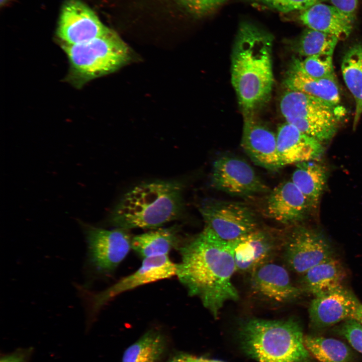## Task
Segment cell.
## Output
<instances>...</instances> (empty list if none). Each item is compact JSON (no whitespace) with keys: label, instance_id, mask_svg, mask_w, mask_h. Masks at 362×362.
<instances>
[{"label":"cell","instance_id":"obj_1","mask_svg":"<svg viewBox=\"0 0 362 362\" xmlns=\"http://www.w3.org/2000/svg\"><path fill=\"white\" fill-rule=\"evenodd\" d=\"M178 249L181 259L176 276L189 295L199 298L217 318L226 302L239 299L232 280L236 270L231 243L204 228Z\"/></svg>","mask_w":362,"mask_h":362},{"label":"cell","instance_id":"obj_2","mask_svg":"<svg viewBox=\"0 0 362 362\" xmlns=\"http://www.w3.org/2000/svg\"><path fill=\"white\" fill-rule=\"evenodd\" d=\"M274 37L248 21L239 25L231 55V82L244 118L254 117L269 100L274 83Z\"/></svg>","mask_w":362,"mask_h":362},{"label":"cell","instance_id":"obj_3","mask_svg":"<svg viewBox=\"0 0 362 362\" xmlns=\"http://www.w3.org/2000/svg\"><path fill=\"white\" fill-rule=\"evenodd\" d=\"M183 185L159 180L139 184L126 192L114 208L110 222L116 228L156 229L180 217L184 210Z\"/></svg>","mask_w":362,"mask_h":362},{"label":"cell","instance_id":"obj_4","mask_svg":"<svg viewBox=\"0 0 362 362\" xmlns=\"http://www.w3.org/2000/svg\"><path fill=\"white\" fill-rule=\"evenodd\" d=\"M240 335L244 350L257 362H309L305 336L295 319H250L241 325Z\"/></svg>","mask_w":362,"mask_h":362},{"label":"cell","instance_id":"obj_5","mask_svg":"<svg viewBox=\"0 0 362 362\" xmlns=\"http://www.w3.org/2000/svg\"><path fill=\"white\" fill-rule=\"evenodd\" d=\"M69 63L66 80L77 88L113 72L130 59L128 47L111 30L90 41L75 45L60 44Z\"/></svg>","mask_w":362,"mask_h":362},{"label":"cell","instance_id":"obj_6","mask_svg":"<svg viewBox=\"0 0 362 362\" xmlns=\"http://www.w3.org/2000/svg\"><path fill=\"white\" fill-rule=\"evenodd\" d=\"M280 109L287 123L322 143L334 136L342 113L338 105L290 90L283 95Z\"/></svg>","mask_w":362,"mask_h":362},{"label":"cell","instance_id":"obj_7","mask_svg":"<svg viewBox=\"0 0 362 362\" xmlns=\"http://www.w3.org/2000/svg\"><path fill=\"white\" fill-rule=\"evenodd\" d=\"M87 243L86 267L93 277L111 274L132 249V237L127 230H108L82 223Z\"/></svg>","mask_w":362,"mask_h":362},{"label":"cell","instance_id":"obj_8","mask_svg":"<svg viewBox=\"0 0 362 362\" xmlns=\"http://www.w3.org/2000/svg\"><path fill=\"white\" fill-rule=\"evenodd\" d=\"M176 273V264L168 255L143 259L141 266L133 274L125 277L105 290L94 293L80 288L85 299L89 322L95 318L100 310L119 295L144 285L170 278Z\"/></svg>","mask_w":362,"mask_h":362},{"label":"cell","instance_id":"obj_9","mask_svg":"<svg viewBox=\"0 0 362 362\" xmlns=\"http://www.w3.org/2000/svg\"><path fill=\"white\" fill-rule=\"evenodd\" d=\"M199 210L204 228L228 243L257 228L253 212L241 203L208 200L201 204Z\"/></svg>","mask_w":362,"mask_h":362},{"label":"cell","instance_id":"obj_10","mask_svg":"<svg viewBox=\"0 0 362 362\" xmlns=\"http://www.w3.org/2000/svg\"><path fill=\"white\" fill-rule=\"evenodd\" d=\"M211 184L233 196L247 197L269 192L248 163L233 156L221 157L214 162Z\"/></svg>","mask_w":362,"mask_h":362},{"label":"cell","instance_id":"obj_11","mask_svg":"<svg viewBox=\"0 0 362 362\" xmlns=\"http://www.w3.org/2000/svg\"><path fill=\"white\" fill-rule=\"evenodd\" d=\"M329 242L321 233L304 227L295 228L284 245L285 261L293 271L304 274L333 256Z\"/></svg>","mask_w":362,"mask_h":362},{"label":"cell","instance_id":"obj_12","mask_svg":"<svg viewBox=\"0 0 362 362\" xmlns=\"http://www.w3.org/2000/svg\"><path fill=\"white\" fill-rule=\"evenodd\" d=\"M109 29L83 2L68 0L61 9L56 34L60 44L75 45L100 37Z\"/></svg>","mask_w":362,"mask_h":362},{"label":"cell","instance_id":"obj_13","mask_svg":"<svg viewBox=\"0 0 362 362\" xmlns=\"http://www.w3.org/2000/svg\"><path fill=\"white\" fill-rule=\"evenodd\" d=\"M250 274L252 291L267 300L285 303L302 293V289L293 285L287 269L279 264L267 262Z\"/></svg>","mask_w":362,"mask_h":362},{"label":"cell","instance_id":"obj_14","mask_svg":"<svg viewBox=\"0 0 362 362\" xmlns=\"http://www.w3.org/2000/svg\"><path fill=\"white\" fill-rule=\"evenodd\" d=\"M241 146L256 164L269 170L282 167L277 149V135L254 117L244 118Z\"/></svg>","mask_w":362,"mask_h":362},{"label":"cell","instance_id":"obj_15","mask_svg":"<svg viewBox=\"0 0 362 362\" xmlns=\"http://www.w3.org/2000/svg\"><path fill=\"white\" fill-rule=\"evenodd\" d=\"M312 209L304 195L290 180L281 183L270 192L265 210L269 218L290 224L302 220Z\"/></svg>","mask_w":362,"mask_h":362},{"label":"cell","instance_id":"obj_16","mask_svg":"<svg viewBox=\"0 0 362 362\" xmlns=\"http://www.w3.org/2000/svg\"><path fill=\"white\" fill-rule=\"evenodd\" d=\"M276 135L282 166L317 160L323 153L322 142L287 122L279 127Z\"/></svg>","mask_w":362,"mask_h":362},{"label":"cell","instance_id":"obj_17","mask_svg":"<svg viewBox=\"0 0 362 362\" xmlns=\"http://www.w3.org/2000/svg\"><path fill=\"white\" fill-rule=\"evenodd\" d=\"M358 302L355 295L344 287L325 296L315 297L309 308L310 320L318 328L334 325L350 318Z\"/></svg>","mask_w":362,"mask_h":362},{"label":"cell","instance_id":"obj_18","mask_svg":"<svg viewBox=\"0 0 362 362\" xmlns=\"http://www.w3.org/2000/svg\"><path fill=\"white\" fill-rule=\"evenodd\" d=\"M236 271L252 273L268 260L276 249V243L266 232L257 229L231 243Z\"/></svg>","mask_w":362,"mask_h":362},{"label":"cell","instance_id":"obj_19","mask_svg":"<svg viewBox=\"0 0 362 362\" xmlns=\"http://www.w3.org/2000/svg\"><path fill=\"white\" fill-rule=\"evenodd\" d=\"M300 21L308 28L333 35L343 40L350 34L354 19L332 5L316 3L302 11Z\"/></svg>","mask_w":362,"mask_h":362},{"label":"cell","instance_id":"obj_20","mask_svg":"<svg viewBox=\"0 0 362 362\" xmlns=\"http://www.w3.org/2000/svg\"><path fill=\"white\" fill-rule=\"evenodd\" d=\"M303 275L302 290L315 297L325 296L343 287L342 283L346 276L342 264L333 256L316 265Z\"/></svg>","mask_w":362,"mask_h":362},{"label":"cell","instance_id":"obj_21","mask_svg":"<svg viewBox=\"0 0 362 362\" xmlns=\"http://www.w3.org/2000/svg\"><path fill=\"white\" fill-rule=\"evenodd\" d=\"M288 90L302 93L334 105L340 101L339 88L335 75L325 78L310 76L293 62L284 79Z\"/></svg>","mask_w":362,"mask_h":362},{"label":"cell","instance_id":"obj_22","mask_svg":"<svg viewBox=\"0 0 362 362\" xmlns=\"http://www.w3.org/2000/svg\"><path fill=\"white\" fill-rule=\"evenodd\" d=\"M296 165L291 180L313 209L317 206L325 189L327 170L317 160L302 162Z\"/></svg>","mask_w":362,"mask_h":362},{"label":"cell","instance_id":"obj_23","mask_svg":"<svg viewBox=\"0 0 362 362\" xmlns=\"http://www.w3.org/2000/svg\"><path fill=\"white\" fill-rule=\"evenodd\" d=\"M177 228H158L132 237V249L143 259L168 253L181 245Z\"/></svg>","mask_w":362,"mask_h":362},{"label":"cell","instance_id":"obj_24","mask_svg":"<svg viewBox=\"0 0 362 362\" xmlns=\"http://www.w3.org/2000/svg\"><path fill=\"white\" fill-rule=\"evenodd\" d=\"M341 68L345 83L355 101V127L362 115V43L355 44L347 50Z\"/></svg>","mask_w":362,"mask_h":362},{"label":"cell","instance_id":"obj_25","mask_svg":"<svg viewBox=\"0 0 362 362\" xmlns=\"http://www.w3.org/2000/svg\"><path fill=\"white\" fill-rule=\"evenodd\" d=\"M164 348L163 335L156 330H150L125 350L122 362H155Z\"/></svg>","mask_w":362,"mask_h":362},{"label":"cell","instance_id":"obj_26","mask_svg":"<svg viewBox=\"0 0 362 362\" xmlns=\"http://www.w3.org/2000/svg\"><path fill=\"white\" fill-rule=\"evenodd\" d=\"M305 345L319 362H351L352 353L342 341L322 336H305Z\"/></svg>","mask_w":362,"mask_h":362},{"label":"cell","instance_id":"obj_27","mask_svg":"<svg viewBox=\"0 0 362 362\" xmlns=\"http://www.w3.org/2000/svg\"><path fill=\"white\" fill-rule=\"evenodd\" d=\"M338 39L335 36L308 28L304 31L296 44V50L301 56L333 55Z\"/></svg>","mask_w":362,"mask_h":362},{"label":"cell","instance_id":"obj_28","mask_svg":"<svg viewBox=\"0 0 362 362\" xmlns=\"http://www.w3.org/2000/svg\"><path fill=\"white\" fill-rule=\"evenodd\" d=\"M293 63L303 72L313 77L321 78L335 75L332 55H312L304 60H294Z\"/></svg>","mask_w":362,"mask_h":362},{"label":"cell","instance_id":"obj_29","mask_svg":"<svg viewBox=\"0 0 362 362\" xmlns=\"http://www.w3.org/2000/svg\"><path fill=\"white\" fill-rule=\"evenodd\" d=\"M267 8L281 13L303 11L317 3L318 0H254Z\"/></svg>","mask_w":362,"mask_h":362},{"label":"cell","instance_id":"obj_30","mask_svg":"<svg viewBox=\"0 0 362 362\" xmlns=\"http://www.w3.org/2000/svg\"><path fill=\"white\" fill-rule=\"evenodd\" d=\"M339 331L350 345L362 354V325L355 319L349 318L342 324Z\"/></svg>","mask_w":362,"mask_h":362},{"label":"cell","instance_id":"obj_31","mask_svg":"<svg viewBox=\"0 0 362 362\" xmlns=\"http://www.w3.org/2000/svg\"><path fill=\"white\" fill-rule=\"evenodd\" d=\"M177 1L191 13L201 16L213 11L227 0Z\"/></svg>","mask_w":362,"mask_h":362},{"label":"cell","instance_id":"obj_32","mask_svg":"<svg viewBox=\"0 0 362 362\" xmlns=\"http://www.w3.org/2000/svg\"><path fill=\"white\" fill-rule=\"evenodd\" d=\"M331 5L355 20L357 9V0H328Z\"/></svg>","mask_w":362,"mask_h":362},{"label":"cell","instance_id":"obj_33","mask_svg":"<svg viewBox=\"0 0 362 362\" xmlns=\"http://www.w3.org/2000/svg\"><path fill=\"white\" fill-rule=\"evenodd\" d=\"M32 347L19 348L2 357L0 362H28L32 354Z\"/></svg>","mask_w":362,"mask_h":362},{"label":"cell","instance_id":"obj_34","mask_svg":"<svg viewBox=\"0 0 362 362\" xmlns=\"http://www.w3.org/2000/svg\"><path fill=\"white\" fill-rule=\"evenodd\" d=\"M183 362H223L218 360L197 357L187 354H181Z\"/></svg>","mask_w":362,"mask_h":362},{"label":"cell","instance_id":"obj_35","mask_svg":"<svg viewBox=\"0 0 362 362\" xmlns=\"http://www.w3.org/2000/svg\"><path fill=\"white\" fill-rule=\"evenodd\" d=\"M362 325V304L359 301L356 305L350 317Z\"/></svg>","mask_w":362,"mask_h":362},{"label":"cell","instance_id":"obj_36","mask_svg":"<svg viewBox=\"0 0 362 362\" xmlns=\"http://www.w3.org/2000/svg\"><path fill=\"white\" fill-rule=\"evenodd\" d=\"M167 362H183L181 354L176 355L173 357L169 359Z\"/></svg>","mask_w":362,"mask_h":362},{"label":"cell","instance_id":"obj_37","mask_svg":"<svg viewBox=\"0 0 362 362\" xmlns=\"http://www.w3.org/2000/svg\"><path fill=\"white\" fill-rule=\"evenodd\" d=\"M10 0H0L1 6H5L6 5Z\"/></svg>","mask_w":362,"mask_h":362}]
</instances>
